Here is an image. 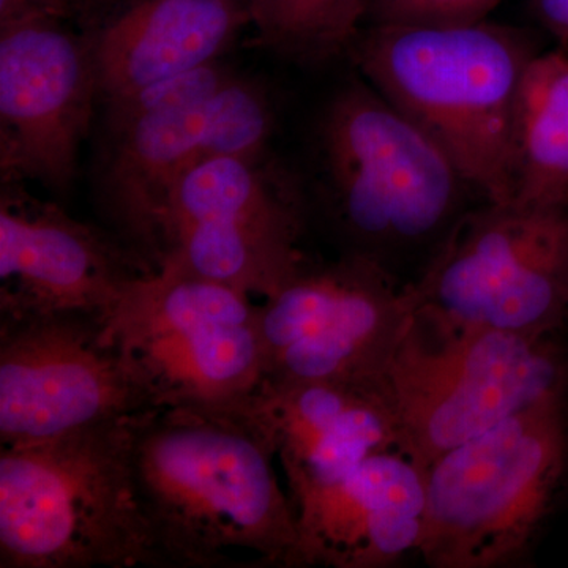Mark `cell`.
I'll list each match as a JSON object with an SVG mask.
<instances>
[{
    "label": "cell",
    "mask_w": 568,
    "mask_h": 568,
    "mask_svg": "<svg viewBox=\"0 0 568 568\" xmlns=\"http://www.w3.org/2000/svg\"><path fill=\"white\" fill-rule=\"evenodd\" d=\"M413 283L417 308L455 323L558 334L568 321V204L478 205Z\"/></svg>",
    "instance_id": "ba28073f"
},
{
    "label": "cell",
    "mask_w": 568,
    "mask_h": 568,
    "mask_svg": "<svg viewBox=\"0 0 568 568\" xmlns=\"http://www.w3.org/2000/svg\"><path fill=\"white\" fill-rule=\"evenodd\" d=\"M323 155L331 215L343 254L417 280L458 223L474 192L439 145L369 84H353L325 112Z\"/></svg>",
    "instance_id": "3957f363"
},
{
    "label": "cell",
    "mask_w": 568,
    "mask_h": 568,
    "mask_svg": "<svg viewBox=\"0 0 568 568\" xmlns=\"http://www.w3.org/2000/svg\"><path fill=\"white\" fill-rule=\"evenodd\" d=\"M294 511L293 567L396 566L420 549L425 469L402 448L381 452Z\"/></svg>",
    "instance_id": "9a60e30c"
},
{
    "label": "cell",
    "mask_w": 568,
    "mask_h": 568,
    "mask_svg": "<svg viewBox=\"0 0 568 568\" xmlns=\"http://www.w3.org/2000/svg\"><path fill=\"white\" fill-rule=\"evenodd\" d=\"M503 0H368L366 26L444 28L487 20ZM362 28V29H364Z\"/></svg>",
    "instance_id": "44dd1931"
},
{
    "label": "cell",
    "mask_w": 568,
    "mask_h": 568,
    "mask_svg": "<svg viewBox=\"0 0 568 568\" xmlns=\"http://www.w3.org/2000/svg\"><path fill=\"white\" fill-rule=\"evenodd\" d=\"M242 410L274 452L293 507L366 458L403 450L376 384L263 377Z\"/></svg>",
    "instance_id": "5bb4252c"
},
{
    "label": "cell",
    "mask_w": 568,
    "mask_h": 568,
    "mask_svg": "<svg viewBox=\"0 0 568 568\" xmlns=\"http://www.w3.org/2000/svg\"><path fill=\"white\" fill-rule=\"evenodd\" d=\"M261 162L219 156L179 178L160 216L159 265L263 301L304 267V209Z\"/></svg>",
    "instance_id": "9c48e42d"
},
{
    "label": "cell",
    "mask_w": 568,
    "mask_h": 568,
    "mask_svg": "<svg viewBox=\"0 0 568 568\" xmlns=\"http://www.w3.org/2000/svg\"><path fill=\"white\" fill-rule=\"evenodd\" d=\"M153 268L106 233L58 204L18 189L0 197V320L50 315L108 317Z\"/></svg>",
    "instance_id": "4fadbf2b"
},
{
    "label": "cell",
    "mask_w": 568,
    "mask_h": 568,
    "mask_svg": "<svg viewBox=\"0 0 568 568\" xmlns=\"http://www.w3.org/2000/svg\"><path fill=\"white\" fill-rule=\"evenodd\" d=\"M347 52L368 84L450 156L484 203H514L519 84L540 52L532 32L488 20L366 26Z\"/></svg>",
    "instance_id": "7a4b0ae2"
},
{
    "label": "cell",
    "mask_w": 568,
    "mask_h": 568,
    "mask_svg": "<svg viewBox=\"0 0 568 568\" xmlns=\"http://www.w3.org/2000/svg\"><path fill=\"white\" fill-rule=\"evenodd\" d=\"M257 43L304 61H324L364 28L368 0H246Z\"/></svg>",
    "instance_id": "d6986e66"
},
{
    "label": "cell",
    "mask_w": 568,
    "mask_h": 568,
    "mask_svg": "<svg viewBox=\"0 0 568 568\" xmlns=\"http://www.w3.org/2000/svg\"><path fill=\"white\" fill-rule=\"evenodd\" d=\"M212 99L106 115L110 151L104 204L114 234L153 271L159 267V222L164 203L179 178L200 162Z\"/></svg>",
    "instance_id": "e0dca14e"
},
{
    "label": "cell",
    "mask_w": 568,
    "mask_h": 568,
    "mask_svg": "<svg viewBox=\"0 0 568 568\" xmlns=\"http://www.w3.org/2000/svg\"><path fill=\"white\" fill-rule=\"evenodd\" d=\"M534 21L558 40L560 48L568 47V0H528Z\"/></svg>",
    "instance_id": "603a6c76"
},
{
    "label": "cell",
    "mask_w": 568,
    "mask_h": 568,
    "mask_svg": "<svg viewBox=\"0 0 568 568\" xmlns=\"http://www.w3.org/2000/svg\"><path fill=\"white\" fill-rule=\"evenodd\" d=\"M275 463L244 410L134 416V487L163 567H293L297 521Z\"/></svg>",
    "instance_id": "6da1fadb"
},
{
    "label": "cell",
    "mask_w": 568,
    "mask_h": 568,
    "mask_svg": "<svg viewBox=\"0 0 568 568\" xmlns=\"http://www.w3.org/2000/svg\"><path fill=\"white\" fill-rule=\"evenodd\" d=\"M403 450L426 467L519 410L566 394L556 334L455 323L416 308L375 381Z\"/></svg>",
    "instance_id": "5b68a950"
},
{
    "label": "cell",
    "mask_w": 568,
    "mask_h": 568,
    "mask_svg": "<svg viewBox=\"0 0 568 568\" xmlns=\"http://www.w3.org/2000/svg\"><path fill=\"white\" fill-rule=\"evenodd\" d=\"M132 418L0 447V568L163 567L134 487Z\"/></svg>",
    "instance_id": "277c9868"
},
{
    "label": "cell",
    "mask_w": 568,
    "mask_h": 568,
    "mask_svg": "<svg viewBox=\"0 0 568 568\" xmlns=\"http://www.w3.org/2000/svg\"><path fill=\"white\" fill-rule=\"evenodd\" d=\"M65 21L0 22V168L6 182L63 192L99 95L88 39Z\"/></svg>",
    "instance_id": "7c38bea8"
},
{
    "label": "cell",
    "mask_w": 568,
    "mask_h": 568,
    "mask_svg": "<svg viewBox=\"0 0 568 568\" xmlns=\"http://www.w3.org/2000/svg\"><path fill=\"white\" fill-rule=\"evenodd\" d=\"M92 0H0V22L28 17H47L69 21L80 17Z\"/></svg>",
    "instance_id": "7402d4cb"
},
{
    "label": "cell",
    "mask_w": 568,
    "mask_h": 568,
    "mask_svg": "<svg viewBox=\"0 0 568 568\" xmlns=\"http://www.w3.org/2000/svg\"><path fill=\"white\" fill-rule=\"evenodd\" d=\"M515 156L514 203L568 204V55L564 48L538 52L523 74Z\"/></svg>",
    "instance_id": "ac0fdd59"
},
{
    "label": "cell",
    "mask_w": 568,
    "mask_h": 568,
    "mask_svg": "<svg viewBox=\"0 0 568 568\" xmlns=\"http://www.w3.org/2000/svg\"><path fill=\"white\" fill-rule=\"evenodd\" d=\"M250 26L246 0H129L91 39L104 103L219 62Z\"/></svg>",
    "instance_id": "2e32d148"
},
{
    "label": "cell",
    "mask_w": 568,
    "mask_h": 568,
    "mask_svg": "<svg viewBox=\"0 0 568 568\" xmlns=\"http://www.w3.org/2000/svg\"><path fill=\"white\" fill-rule=\"evenodd\" d=\"M417 304L414 283L375 261L308 260L260 304L264 377L375 384Z\"/></svg>",
    "instance_id": "30bf717a"
},
{
    "label": "cell",
    "mask_w": 568,
    "mask_h": 568,
    "mask_svg": "<svg viewBox=\"0 0 568 568\" xmlns=\"http://www.w3.org/2000/svg\"><path fill=\"white\" fill-rule=\"evenodd\" d=\"M564 398L526 407L426 467V566L500 568L525 558L566 469Z\"/></svg>",
    "instance_id": "8992f818"
},
{
    "label": "cell",
    "mask_w": 568,
    "mask_h": 568,
    "mask_svg": "<svg viewBox=\"0 0 568 568\" xmlns=\"http://www.w3.org/2000/svg\"><path fill=\"white\" fill-rule=\"evenodd\" d=\"M254 297L162 264L108 316L155 409L242 410L264 377Z\"/></svg>",
    "instance_id": "52a82bcc"
},
{
    "label": "cell",
    "mask_w": 568,
    "mask_h": 568,
    "mask_svg": "<svg viewBox=\"0 0 568 568\" xmlns=\"http://www.w3.org/2000/svg\"><path fill=\"white\" fill-rule=\"evenodd\" d=\"M272 122L265 92L253 82L231 77L209 103L200 162L219 156L263 160Z\"/></svg>",
    "instance_id": "ffe728a7"
},
{
    "label": "cell",
    "mask_w": 568,
    "mask_h": 568,
    "mask_svg": "<svg viewBox=\"0 0 568 568\" xmlns=\"http://www.w3.org/2000/svg\"><path fill=\"white\" fill-rule=\"evenodd\" d=\"M155 409L108 317L0 320V447Z\"/></svg>",
    "instance_id": "8fae6325"
}]
</instances>
